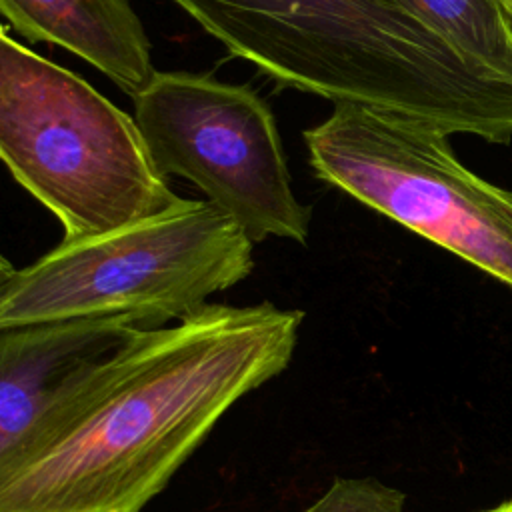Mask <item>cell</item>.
Segmentation results:
<instances>
[{
  "mask_svg": "<svg viewBox=\"0 0 512 512\" xmlns=\"http://www.w3.org/2000/svg\"><path fill=\"white\" fill-rule=\"evenodd\" d=\"M302 310L206 304L134 328L0 454V512H144L224 414L286 370Z\"/></svg>",
  "mask_w": 512,
  "mask_h": 512,
  "instance_id": "6da1fadb",
  "label": "cell"
},
{
  "mask_svg": "<svg viewBox=\"0 0 512 512\" xmlns=\"http://www.w3.org/2000/svg\"><path fill=\"white\" fill-rule=\"evenodd\" d=\"M288 88L486 142L512 140V82L394 0H170Z\"/></svg>",
  "mask_w": 512,
  "mask_h": 512,
  "instance_id": "7a4b0ae2",
  "label": "cell"
},
{
  "mask_svg": "<svg viewBox=\"0 0 512 512\" xmlns=\"http://www.w3.org/2000/svg\"><path fill=\"white\" fill-rule=\"evenodd\" d=\"M254 270V242L208 200L178 198L116 230L62 240L24 268L2 260L0 330L122 316L182 320Z\"/></svg>",
  "mask_w": 512,
  "mask_h": 512,
  "instance_id": "3957f363",
  "label": "cell"
},
{
  "mask_svg": "<svg viewBox=\"0 0 512 512\" xmlns=\"http://www.w3.org/2000/svg\"><path fill=\"white\" fill-rule=\"evenodd\" d=\"M0 156L62 240L98 236L178 196L134 120L84 78L0 32Z\"/></svg>",
  "mask_w": 512,
  "mask_h": 512,
  "instance_id": "277c9868",
  "label": "cell"
},
{
  "mask_svg": "<svg viewBox=\"0 0 512 512\" xmlns=\"http://www.w3.org/2000/svg\"><path fill=\"white\" fill-rule=\"evenodd\" d=\"M304 142L320 180L512 288V190L466 168L446 134L334 106Z\"/></svg>",
  "mask_w": 512,
  "mask_h": 512,
  "instance_id": "5b68a950",
  "label": "cell"
},
{
  "mask_svg": "<svg viewBox=\"0 0 512 512\" xmlns=\"http://www.w3.org/2000/svg\"><path fill=\"white\" fill-rule=\"evenodd\" d=\"M132 102L162 176L190 180L254 244L308 242L310 208L292 190L274 114L254 90L206 74L156 70Z\"/></svg>",
  "mask_w": 512,
  "mask_h": 512,
  "instance_id": "8992f818",
  "label": "cell"
},
{
  "mask_svg": "<svg viewBox=\"0 0 512 512\" xmlns=\"http://www.w3.org/2000/svg\"><path fill=\"white\" fill-rule=\"evenodd\" d=\"M138 328L122 316L74 318L0 330V454L86 366Z\"/></svg>",
  "mask_w": 512,
  "mask_h": 512,
  "instance_id": "52a82bcc",
  "label": "cell"
},
{
  "mask_svg": "<svg viewBox=\"0 0 512 512\" xmlns=\"http://www.w3.org/2000/svg\"><path fill=\"white\" fill-rule=\"evenodd\" d=\"M0 12L18 36L66 48L130 98L156 72L148 34L128 0H0Z\"/></svg>",
  "mask_w": 512,
  "mask_h": 512,
  "instance_id": "ba28073f",
  "label": "cell"
},
{
  "mask_svg": "<svg viewBox=\"0 0 512 512\" xmlns=\"http://www.w3.org/2000/svg\"><path fill=\"white\" fill-rule=\"evenodd\" d=\"M470 62L512 82V24L504 0H394Z\"/></svg>",
  "mask_w": 512,
  "mask_h": 512,
  "instance_id": "9c48e42d",
  "label": "cell"
},
{
  "mask_svg": "<svg viewBox=\"0 0 512 512\" xmlns=\"http://www.w3.org/2000/svg\"><path fill=\"white\" fill-rule=\"evenodd\" d=\"M406 494L374 478H336L302 512H404Z\"/></svg>",
  "mask_w": 512,
  "mask_h": 512,
  "instance_id": "30bf717a",
  "label": "cell"
},
{
  "mask_svg": "<svg viewBox=\"0 0 512 512\" xmlns=\"http://www.w3.org/2000/svg\"><path fill=\"white\" fill-rule=\"evenodd\" d=\"M482 512H512V500L502 502V504H498L494 508H488V510H482Z\"/></svg>",
  "mask_w": 512,
  "mask_h": 512,
  "instance_id": "8fae6325",
  "label": "cell"
},
{
  "mask_svg": "<svg viewBox=\"0 0 512 512\" xmlns=\"http://www.w3.org/2000/svg\"><path fill=\"white\" fill-rule=\"evenodd\" d=\"M506 4V14H508V20L512 24V2H504Z\"/></svg>",
  "mask_w": 512,
  "mask_h": 512,
  "instance_id": "7c38bea8",
  "label": "cell"
},
{
  "mask_svg": "<svg viewBox=\"0 0 512 512\" xmlns=\"http://www.w3.org/2000/svg\"><path fill=\"white\" fill-rule=\"evenodd\" d=\"M504 2H512V0H504Z\"/></svg>",
  "mask_w": 512,
  "mask_h": 512,
  "instance_id": "4fadbf2b",
  "label": "cell"
}]
</instances>
